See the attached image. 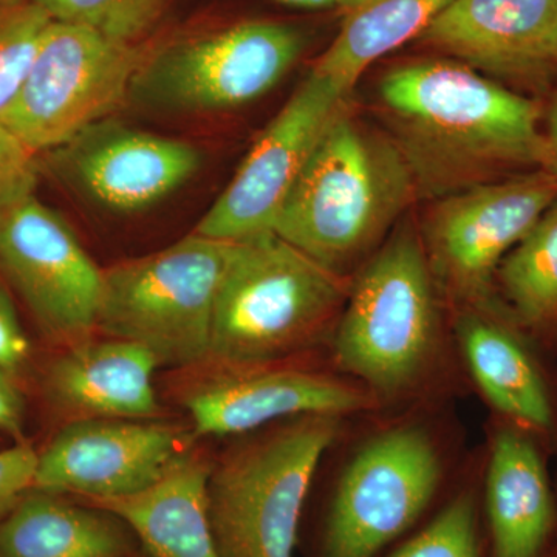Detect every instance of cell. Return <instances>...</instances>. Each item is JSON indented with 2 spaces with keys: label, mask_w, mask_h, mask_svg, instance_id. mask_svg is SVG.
<instances>
[{
  "label": "cell",
  "mask_w": 557,
  "mask_h": 557,
  "mask_svg": "<svg viewBox=\"0 0 557 557\" xmlns=\"http://www.w3.org/2000/svg\"><path fill=\"white\" fill-rule=\"evenodd\" d=\"M379 101L418 199L544 170L542 101L463 62L395 65L380 79Z\"/></svg>",
  "instance_id": "cell-1"
},
{
  "label": "cell",
  "mask_w": 557,
  "mask_h": 557,
  "mask_svg": "<svg viewBox=\"0 0 557 557\" xmlns=\"http://www.w3.org/2000/svg\"><path fill=\"white\" fill-rule=\"evenodd\" d=\"M416 199L412 172L397 143L359 120L346 102L319 139L273 233L346 274Z\"/></svg>",
  "instance_id": "cell-2"
},
{
  "label": "cell",
  "mask_w": 557,
  "mask_h": 557,
  "mask_svg": "<svg viewBox=\"0 0 557 557\" xmlns=\"http://www.w3.org/2000/svg\"><path fill=\"white\" fill-rule=\"evenodd\" d=\"M351 281L273 231L234 240L220 282L208 362L287 361L343 313Z\"/></svg>",
  "instance_id": "cell-3"
},
{
  "label": "cell",
  "mask_w": 557,
  "mask_h": 557,
  "mask_svg": "<svg viewBox=\"0 0 557 557\" xmlns=\"http://www.w3.org/2000/svg\"><path fill=\"white\" fill-rule=\"evenodd\" d=\"M339 418H288L211 465L205 497L220 557H295L304 504Z\"/></svg>",
  "instance_id": "cell-4"
},
{
  "label": "cell",
  "mask_w": 557,
  "mask_h": 557,
  "mask_svg": "<svg viewBox=\"0 0 557 557\" xmlns=\"http://www.w3.org/2000/svg\"><path fill=\"white\" fill-rule=\"evenodd\" d=\"M437 339V285L421 236L405 223L351 281L335 361L373 395L392 397L420 381Z\"/></svg>",
  "instance_id": "cell-5"
},
{
  "label": "cell",
  "mask_w": 557,
  "mask_h": 557,
  "mask_svg": "<svg viewBox=\"0 0 557 557\" xmlns=\"http://www.w3.org/2000/svg\"><path fill=\"white\" fill-rule=\"evenodd\" d=\"M233 242L193 233L171 247L102 269L97 330L131 341L159 366L207 364L215 299Z\"/></svg>",
  "instance_id": "cell-6"
},
{
  "label": "cell",
  "mask_w": 557,
  "mask_h": 557,
  "mask_svg": "<svg viewBox=\"0 0 557 557\" xmlns=\"http://www.w3.org/2000/svg\"><path fill=\"white\" fill-rule=\"evenodd\" d=\"M306 47L298 27L269 20L182 36L146 51L129 100L174 115L242 108L274 89Z\"/></svg>",
  "instance_id": "cell-7"
},
{
  "label": "cell",
  "mask_w": 557,
  "mask_h": 557,
  "mask_svg": "<svg viewBox=\"0 0 557 557\" xmlns=\"http://www.w3.org/2000/svg\"><path fill=\"white\" fill-rule=\"evenodd\" d=\"M145 53L139 44L51 21L0 123L38 156L58 149L129 100Z\"/></svg>",
  "instance_id": "cell-8"
},
{
  "label": "cell",
  "mask_w": 557,
  "mask_h": 557,
  "mask_svg": "<svg viewBox=\"0 0 557 557\" xmlns=\"http://www.w3.org/2000/svg\"><path fill=\"white\" fill-rule=\"evenodd\" d=\"M556 199L555 175L534 170L435 200L421 240L437 289L461 309L493 299L502 260Z\"/></svg>",
  "instance_id": "cell-9"
},
{
  "label": "cell",
  "mask_w": 557,
  "mask_h": 557,
  "mask_svg": "<svg viewBox=\"0 0 557 557\" xmlns=\"http://www.w3.org/2000/svg\"><path fill=\"white\" fill-rule=\"evenodd\" d=\"M0 274L46 338L69 347L97 332L102 269L35 193L0 211Z\"/></svg>",
  "instance_id": "cell-10"
},
{
  "label": "cell",
  "mask_w": 557,
  "mask_h": 557,
  "mask_svg": "<svg viewBox=\"0 0 557 557\" xmlns=\"http://www.w3.org/2000/svg\"><path fill=\"white\" fill-rule=\"evenodd\" d=\"M442 463L428 432L394 428L348 463L325 527L322 557H373L426 509Z\"/></svg>",
  "instance_id": "cell-11"
},
{
  "label": "cell",
  "mask_w": 557,
  "mask_h": 557,
  "mask_svg": "<svg viewBox=\"0 0 557 557\" xmlns=\"http://www.w3.org/2000/svg\"><path fill=\"white\" fill-rule=\"evenodd\" d=\"M350 94L310 70L194 233L234 242L273 231L319 139Z\"/></svg>",
  "instance_id": "cell-12"
},
{
  "label": "cell",
  "mask_w": 557,
  "mask_h": 557,
  "mask_svg": "<svg viewBox=\"0 0 557 557\" xmlns=\"http://www.w3.org/2000/svg\"><path fill=\"white\" fill-rule=\"evenodd\" d=\"M209 373L183 394L194 437L249 434L276 421L300 416L361 412L375 395L348 381L287 362L258 366H200Z\"/></svg>",
  "instance_id": "cell-13"
},
{
  "label": "cell",
  "mask_w": 557,
  "mask_h": 557,
  "mask_svg": "<svg viewBox=\"0 0 557 557\" xmlns=\"http://www.w3.org/2000/svg\"><path fill=\"white\" fill-rule=\"evenodd\" d=\"M416 42L542 101L557 83V0H450Z\"/></svg>",
  "instance_id": "cell-14"
},
{
  "label": "cell",
  "mask_w": 557,
  "mask_h": 557,
  "mask_svg": "<svg viewBox=\"0 0 557 557\" xmlns=\"http://www.w3.org/2000/svg\"><path fill=\"white\" fill-rule=\"evenodd\" d=\"M42 156L54 177L115 214L160 203L183 188L203 161L189 143L110 119Z\"/></svg>",
  "instance_id": "cell-15"
},
{
  "label": "cell",
  "mask_w": 557,
  "mask_h": 557,
  "mask_svg": "<svg viewBox=\"0 0 557 557\" xmlns=\"http://www.w3.org/2000/svg\"><path fill=\"white\" fill-rule=\"evenodd\" d=\"M185 449L174 424L127 418L70 421L38 453V490L102 500L137 494L159 482Z\"/></svg>",
  "instance_id": "cell-16"
},
{
  "label": "cell",
  "mask_w": 557,
  "mask_h": 557,
  "mask_svg": "<svg viewBox=\"0 0 557 557\" xmlns=\"http://www.w3.org/2000/svg\"><path fill=\"white\" fill-rule=\"evenodd\" d=\"M457 336L475 383L502 420L557 446V379L541 355L547 347L498 295L461 310Z\"/></svg>",
  "instance_id": "cell-17"
},
{
  "label": "cell",
  "mask_w": 557,
  "mask_h": 557,
  "mask_svg": "<svg viewBox=\"0 0 557 557\" xmlns=\"http://www.w3.org/2000/svg\"><path fill=\"white\" fill-rule=\"evenodd\" d=\"M156 357L131 341H81L50 362L44 397L65 423L94 418L153 420L161 408L153 388Z\"/></svg>",
  "instance_id": "cell-18"
},
{
  "label": "cell",
  "mask_w": 557,
  "mask_h": 557,
  "mask_svg": "<svg viewBox=\"0 0 557 557\" xmlns=\"http://www.w3.org/2000/svg\"><path fill=\"white\" fill-rule=\"evenodd\" d=\"M486 509L493 557H544L557 523L545 445L515 424L491 440Z\"/></svg>",
  "instance_id": "cell-19"
},
{
  "label": "cell",
  "mask_w": 557,
  "mask_h": 557,
  "mask_svg": "<svg viewBox=\"0 0 557 557\" xmlns=\"http://www.w3.org/2000/svg\"><path fill=\"white\" fill-rule=\"evenodd\" d=\"M209 468L205 458L185 453L145 491L83 502L127 523L137 539V557H220L205 497Z\"/></svg>",
  "instance_id": "cell-20"
},
{
  "label": "cell",
  "mask_w": 557,
  "mask_h": 557,
  "mask_svg": "<svg viewBox=\"0 0 557 557\" xmlns=\"http://www.w3.org/2000/svg\"><path fill=\"white\" fill-rule=\"evenodd\" d=\"M0 557H137V539L108 509L32 487L0 522Z\"/></svg>",
  "instance_id": "cell-21"
},
{
  "label": "cell",
  "mask_w": 557,
  "mask_h": 557,
  "mask_svg": "<svg viewBox=\"0 0 557 557\" xmlns=\"http://www.w3.org/2000/svg\"><path fill=\"white\" fill-rule=\"evenodd\" d=\"M449 2L357 0L343 10L338 35L311 70L351 91L370 65L416 40Z\"/></svg>",
  "instance_id": "cell-22"
},
{
  "label": "cell",
  "mask_w": 557,
  "mask_h": 557,
  "mask_svg": "<svg viewBox=\"0 0 557 557\" xmlns=\"http://www.w3.org/2000/svg\"><path fill=\"white\" fill-rule=\"evenodd\" d=\"M496 292L548 350H557V199L502 260Z\"/></svg>",
  "instance_id": "cell-23"
},
{
  "label": "cell",
  "mask_w": 557,
  "mask_h": 557,
  "mask_svg": "<svg viewBox=\"0 0 557 557\" xmlns=\"http://www.w3.org/2000/svg\"><path fill=\"white\" fill-rule=\"evenodd\" d=\"M51 21L83 25L121 42L138 44L168 0H33Z\"/></svg>",
  "instance_id": "cell-24"
},
{
  "label": "cell",
  "mask_w": 557,
  "mask_h": 557,
  "mask_svg": "<svg viewBox=\"0 0 557 557\" xmlns=\"http://www.w3.org/2000/svg\"><path fill=\"white\" fill-rule=\"evenodd\" d=\"M51 24L38 3L0 5V115L10 108Z\"/></svg>",
  "instance_id": "cell-25"
},
{
  "label": "cell",
  "mask_w": 557,
  "mask_h": 557,
  "mask_svg": "<svg viewBox=\"0 0 557 557\" xmlns=\"http://www.w3.org/2000/svg\"><path fill=\"white\" fill-rule=\"evenodd\" d=\"M391 557H480L478 509L472 494H461Z\"/></svg>",
  "instance_id": "cell-26"
},
{
  "label": "cell",
  "mask_w": 557,
  "mask_h": 557,
  "mask_svg": "<svg viewBox=\"0 0 557 557\" xmlns=\"http://www.w3.org/2000/svg\"><path fill=\"white\" fill-rule=\"evenodd\" d=\"M39 156L0 123V211L35 193Z\"/></svg>",
  "instance_id": "cell-27"
},
{
  "label": "cell",
  "mask_w": 557,
  "mask_h": 557,
  "mask_svg": "<svg viewBox=\"0 0 557 557\" xmlns=\"http://www.w3.org/2000/svg\"><path fill=\"white\" fill-rule=\"evenodd\" d=\"M38 453L30 443L17 442L0 449V522L35 485Z\"/></svg>",
  "instance_id": "cell-28"
},
{
  "label": "cell",
  "mask_w": 557,
  "mask_h": 557,
  "mask_svg": "<svg viewBox=\"0 0 557 557\" xmlns=\"http://www.w3.org/2000/svg\"><path fill=\"white\" fill-rule=\"evenodd\" d=\"M30 341L22 329L9 293L0 285V370L14 381L30 361Z\"/></svg>",
  "instance_id": "cell-29"
},
{
  "label": "cell",
  "mask_w": 557,
  "mask_h": 557,
  "mask_svg": "<svg viewBox=\"0 0 557 557\" xmlns=\"http://www.w3.org/2000/svg\"><path fill=\"white\" fill-rule=\"evenodd\" d=\"M25 403L16 381L0 370V434L25 442Z\"/></svg>",
  "instance_id": "cell-30"
},
{
  "label": "cell",
  "mask_w": 557,
  "mask_h": 557,
  "mask_svg": "<svg viewBox=\"0 0 557 557\" xmlns=\"http://www.w3.org/2000/svg\"><path fill=\"white\" fill-rule=\"evenodd\" d=\"M542 132H544V170L557 180V83L542 100Z\"/></svg>",
  "instance_id": "cell-31"
},
{
  "label": "cell",
  "mask_w": 557,
  "mask_h": 557,
  "mask_svg": "<svg viewBox=\"0 0 557 557\" xmlns=\"http://www.w3.org/2000/svg\"><path fill=\"white\" fill-rule=\"evenodd\" d=\"M276 2L282 3V5L304 10L333 9V7L346 10L347 7H350L351 3L357 2V0H276Z\"/></svg>",
  "instance_id": "cell-32"
},
{
  "label": "cell",
  "mask_w": 557,
  "mask_h": 557,
  "mask_svg": "<svg viewBox=\"0 0 557 557\" xmlns=\"http://www.w3.org/2000/svg\"><path fill=\"white\" fill-rule=\"evenodd\" d=\"M28 2V0H0V5H17V3Z\"/></svg>",
  "instance_id": "cell-33"
},
{
  "label": "cell",
  "mask_w": 557,
  "mask_h": 557,
  "mask_svg": "<svg viewBox=\"0 0 557 557\" xmlns=\"http://www.w3.org/2000/svg\"><path fill=\"white\" fill-rule=\"evenodd\" d=\"M555 557H557V555H555Z\"/></svg>",
  "instance_id": "cell-34"
},
{
  "label": "cell",
  "mask_w": 557,
  "mask_h": 557,
  "mask_svg": "<svg viewBox=\"0 0 557 557\" xmlns=\"http://www.w3.org/2000/svg\"><path fill=\"white\" fill-rule=\"evenodd\" d=\"M556 555H557V553H556Z\"/></svg>",
  "instance_id": "cell-35"
}]
</instances>
